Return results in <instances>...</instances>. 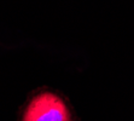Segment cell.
Listing matches in <instances>:
<instances>
[{
	"instance_id": "cell-1",
	"label": "cell",
	"mask_w": 134,
	"mask_h": 121,
	"mask_svg": "<svg viewBox=\"0 0 134 121\" xmlns=\"http://www.w3.org/2000/svg\"><path fill=\"white\" fill-rule=\"evenodd\" d=\"M21 121H72L65 101L53 92H39L25 104Z\"/></svg>"
}]
</instances>
